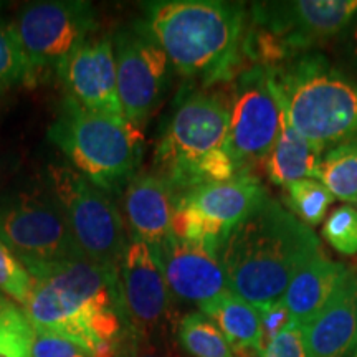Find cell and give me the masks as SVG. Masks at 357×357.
<instances>
[{"label":"cell","instance_id":"16","mask_svg":"<svg viewBox=\"0 0 357 357\" xmlns=\"http://www.w3.org/2000/svg\"><path fill=\"white\" fill-rule=\"evenodd\" d=\"M310 357H349L357 347V265L347 271L331 300L303 324Z\"/></svg>","mask_w":357,"mask_h":357},{"label":"cell","instance_id":"5","mask_svg":"<svg viewBox=\"0 0 357 357\" xmlns=\"http://www.w3.org/2000/svg\"><path fill=\"white\" fill-rule=\"evenodd\" d=\"M270 75L294 129L324 153L357 136V82L324 55L296 56Z\"/></svg>","mask_w":357,"mask_h":357},{"label":"cell","instance_id":"19","mask_svg":"<svg viewBox=\"0 0 357 357\" xmlns=\"http://www.w3.org/2000/svg\"><path fill=\"white\" fill-rule=\"evenodd\" d=\"M346 271L347 265L331 260L324 252L303 266L283 296L294 323L303 326L314 318L331 300Z\"/></svg>","mask_w":357,"mask_h":357},{"label":"cell","instance_id":"4","mask_svg":"<svg viewBox=\"0 0 357 357\" xmlns=\"http://www.w3.org/2000/svg\"><path fill=\"white\" fill-rule=\"evenodd\" d=\"M230 101L217 89H197L178 100L154 153L155 174L177 195L236 176L229 154Z\"/></svg>","mask_w":357,"mask_h":357},{"label":"cell","instance_id":"24","mask_svg":"<svg viewBox=\"0 0 357 357\" xmlns=\"http://www.w3.org/2000/svg\"><path fill=\"white\" fill-rule=\"evenodd\" d=\"M284 190L289 208L307 227H318L336 199L319 178L296 181L284 187Z\"/></svg>","mask_w":357,"mask_h":357},{"label":"cell","instance_id":"33","mask_svg":"<svg viewBox=\"0 0 357 357\" xmlns=\"http://www.w3.org/2000/svg\"><path fill=\"white\" fill-rule=\"evenodd\" d=\"M116 357H129V347H128V334H126V337H124V341L121 342V346H119L118 356H116Z\"/></svg>","mask_w":357,"mask_h":357},{"label":"cell","instance_id":"29","mask_svg":"<svg viewBox=\"0 0 357 357\" xmlns=\"http://www.w3.org/2000/svg\"><path fill=\"white\" fill-rule=\"evenodd\" d=\"M260 357H310L303 326L291 321L278 336L263 346Z\"/></svg>","mask_w":357,"mask_h":357},{"label":"cell","instance_id":"31","mask_svg":"<svg viewBox=\"0 0 357 357\" xmlns=\"http://www.w3.org/2000/svg\"><path fill=\"white\" fill-rule=\"evenodd\" d=\"M129 357H181L174 351L167 336L139 337L128 333Z\"/></svg>","mask_w":357,"mask_h":357},{"label":"cell","instance_id":"2","mask_svg":"<svg viewBox=\"0 0 357 357\" xmlns=\"http://www.w3.org/2000/svg\"><path fill=\"white\" fill-rule=\"evenodd\" d=\"M26 270L33 287L22 310L33 329L60 334L91 352L126 337L116 271L84 258Z\"/></svg>","mask_w":357,"mask_h":357},{"label":"cell","instance_id":"34","mask_svg":"<svg viewBox=\"0 0 357 357\" xmlns=\"http://www.w3.org/2000/svg\"><path fill=\"white\" fill-rule=\"evenodd\" d=\"M6 301H7V300H6V298H3V296H2V294H0V306H2V305H3V303H6Z\"/></svg>","mask_w":357,"mask_h":357},{"label":"cell","instance_id":"14","mask_svg":"<svg viewBox=\"0 0 357 357\" xmlns=\"http://www.w3.org/2000/svg\"><path fill=\"white\" fill-rule=\"evenodd\" d=\"M66 98L96 113L123 116L116 79L113 38H89L58 70ZM124 118V116H123Z\"/></svg>","mask_w":357,"mask_h":357},{"label":"cell","instance_id":"15","mask_svg":"<svg viewBox=\"0 0 357 357\" xmlns=\"http://www.w3.org/2000/svg\"><path fill=\"white\" fill-rule=\"evenodd\" d=\"M154 252L169 289L178 300L200 307L230 291L218 253L213 250L171 234Z\"/></svg>","mask_w":357,"mask_h":357},{"label":"cell","instance_id":"25","mask_svg":"<svg viewBox=\"0 0 357 357\" xmlns=\"http://www.w3.org/2000/svg\"><path fill=\"white\" fill-rule=\"evenodd\" d=\"M35 329L22 306L6 301L0 306V357H33Z\"/></svg>","mask_w":357,"mask_h":357},{"label":"cell","instance_id":"30","mask_svg":"<svg viewBox=\"0 0 357 357\" xmlns=\"http://www.w3.org/2000/svg\"><path fill=\"white\" fill-rule=\"evenodd\" d=\"M258 314H260V323H261V349L266 342H270L271 339L283 331L287 326L291 323V312H289L288 306L284 305L283 298L278 301L271 303L265 307H260L257 310ZM261 352V351H260Z\"/></svg>","mask_w":357,"mask_h":357},{"label":"cell","instance_id":"32","mask_svg":"<svg viewBox=\"0 0 357 357\" xmlns=\"http://www.w3.org/2000/svg\"><path fill=\"white\" fill-rule=\"evenodd\" d=\"M341 47L347 63L357 71V13L341 33Z\"/></svg>","mask_w":357,"mask_h":357},{"label":"cell","instance_id":"28","mask_svg":"<svg viewBox=\"0 0 357 357\" xmlns=\"http://www.w3.org/2000/svg\"><path fill=\"white\" fill-rule=\"evenodd\" d=\"M323 236L342 255H357V207L341 205L326 217Z\"/></svg>","mask_w":357,"mask_h":357},{"label":"cell","instance_id":"17","mask_svg":"<svg viewBox=\"0 0 357 357\" xmlns=\"http://www.w3.org/2000/svg\"><path fill=\"white\" fill-rule=\"evenodd\" d=\"M177 194L154 171L137 172L123 192L124 220L132 236L155 248L172 234Z\"/></svg>","mask_w":357,"mask_h":357},{"label":"cell","instance_id":"35","mask_svg":"<svg viewBox=\"0 0 357 357\" xmlns=\"http://www.w3.org/2000/svg\"><path fill=\"white\" fill-rule=\"evenodd\" d=\"M6 89H7V88H3V86H0V96H2V95H3V91H6Z\"/></svg>","mask_w":357,"mask_h":357},{"label":"cell","instance_id":"13","mask_svg":"<svg viewBox=\"0 0 357 357\" xmlns=\"http://www.w3.org/2000/svg\"><path fill=\"white\" fill-rule=\"evenodd\" d=\"M119 306L129 334L139 337L167 336L172 321V293L154 248L129 235L118 270Z\"/></svg>","mask_w":357,"mask_h":357},{"label":"cell","instance_id":"20","mask_svg":"<svg viewBox=\"0 0 357 357\" xmlns=\"http://www.w3.org/2000/svg\"><path fill=\"white\" fill-rule=\"evenodd\" d=\"M323 154V149L312 144L294 129L287 111L281 108L278 139L265 162L268 178L275 185L281 187H287L303 178H319Z\"/></svg>","mask_w":357,"mask_h":357},{"label":"cell","instance_id":"22","mask_svg":"<svg viewBox=\"0 0 357 357\" xmlns=\"http://www.w3.org/2000/svg\"><path fill=\"white\" fill-rule=\"evenodd\" d=\"M319 181L336 199H357V136L329 147L323 154Z\"/></svg>","mask_w":357,"mask_h":357},{"label":"cell","instance_id":"11","mask_svg":"<svg viewBox=\"0 0 357 357\" xmlns=\"http://www.w3.org/2000/svg\"><path fill=\"white\" fill-rule=\"evenodd\" d=\"M12 24L32 70L33 84L48 71L56 75L98 29L95 10L86 2L30 3Z\"/></svg>","mask_w":357,"mask_h":357},{"label":"cell","instance_id":"37","mask_svg":"<svg viewBox=\"0 0 357 357\" xmlns=\"http://www.w3.org/2000/svg\"><path fill=\"white\" fill-rule=\"evenodd\" d=\"M354 204H356V205H357V199H356V200H354Z\"/></svg>","mask_w":357,"mask_h":357},{"label":"cell","instance_id":"23","mask_svg":"<svg viewBox=\"0 0 357 357\" xmlns=\"http://www.w3.org/2000/svg\"><path fill=\"white\" fill-rule=\"evenodd\" d=\"M177 341L192 357H235L220 329L204 312H190L178 321Z\"/></svg>","mask_w":357,"mask_h":357},{"label":"cell","instance_id":"10","mask_svg":"<svg viewBox=\"0 0 357 357\" xmlns=\"http://www.w3.org/2000/svg\"><path fill=\"white\" fill-rule=\"evenodd\" d=\"M230 83L229 154L236 176L252 174L278 139L281 106L268 66H243Z\"/></svg>","mask_w":357,"mask_h":357},{"label":"cell","instance_id":"26","mask_svg":"<svg viewBox=\"0 0 357 357\" xmlns=\"http://www.w3.org/2000/svg\"><path fill=\"white\" fill-rule=\"evenodd\" d=\"M19 83L33 86L32 70L15 26L0 22V86L8 88Z\"/></svg>","mask_w":357,"mask_h":357},{"label":"cell","instance_id":"27","mask_svg":"<svg viewBox=\"0 0 357 357\" xmlns=\"http://www.w3.org/2000/svg\"><path fill=\"white\" fill-rule=\"evenodd\" d=\"M33 278L22 260L0 240V294H7L20 306L29 300Z\"/></svg>","mask_w":357,"mask_h":357},{"label":"cell","instance_id":"1","mask_svg":"<svg viewBox=\"0 0 357 357\" xmlns=\"http://www.w3.org/2000/svg\"><path fill=\"white\" fill-rule=\"evenodd\" d=\"M319 253L318 235L268 197L229 231L218 260L230 291L260 310L281 300L294 276Z\"/></svg>","mask_w":357,"mask_h":357},{"label":"cell","instance_id":"18","mask_svg":"<svg viewBox=\"0 0 357 357\" xmlns=\"http://www.w3.org/2000/svg\"><path fill=\"white\" fill-rule=\"evenodd\" d=\"M270 197L253 174H238L229 181L211 182L177 195V202L195 208L200 215L230 231Z\"/></svg>","mask_w":357,"mask_h":357},{"label":"cell","instance_id":"3","mask_svg":"<svg viewBox=\"0 0 357 357\" xmlns=\"http://www.w3.org/2000/svg\"><path fill=\"white\" fill-rule=\"evenodd\" d=\"M146 30L181 77L204 88L230 83L243 68L248 10L222 0L146 3Z\"/></svg>","mask_w":357,"mask_h":357},{"label":"cell","instance_id":"7","mask_svg":"<svg viewBox=\"0 0 357 357\" xmlns=\"http://www.w3.org/2000/svg\"><path fill=\"white\" fill-rule=\"evenodd\" d=\"M357 13V0H287L255 2L248 10L245 60L276 66L312 53L344 32Z\"/></svg>","mask_w":357,"mask_h":357},{"label":"cell","instance_id":"21","mask_svg":"<svg viewBox=\"0 0 357 357\" xmlns=\"http://www.w3.org/2000/svg\"><path fill=\"white\" fill-rule=\"evenodd\" d=\"M199 310L220 329L235 357H260L263 336L255 306L229 291Z\"/></svg>","mask_w":357,"mask_h":357},{"label":"cell","instance_id":"8","mask_svg":"<svg viewBox=\"0 0 357 357\" xmlns=\"http://www.w3.org/2000/svg\"><path fill=\"white\" fill-rule=\"evenodd\" d=\"M48 187L63 208L83 257L118 273L129 234L108 192L63 162L48 166Z\"/></svg>","mask_w":357,"mask_h":357},{"label":"cell","instance_id":"9","mask_svg":"<svg viewBox=\"0 0 357 357\" xmlns=\"http://www.w3.org/2000/svg\"><path fill=\"white\" fill-rule=\"evenodd\" d=\"M0 240L26 268L84 258L50 187L0 197Z\"/></svg>","mask_w":357,"mask_h":357},{"label":"cell","instance_id":"36","mask_svg":"<svg viewBox=\"0 0 357 357\" xmlns=\"http://www.w3.org/2000/svg\"><path fill=\"white\" fill-rule=\"evenodd\" d=\"M349 357H357V347H356V349H354V352H352V354H351Z\"/></svg>","mask_w":357,"mask_h":357},{"label":"cell","instance_id":"12","mask_svg":"<svg viewBox=\"0 0 357 357\" xmlns=\"http://www.w3.org/2000/svg\"><path fill=\"white\" fill-rule=\"evenodd\" d=\"M113 47L123 116L142 131L166 93L169 60L142 24L116 32Z\"/></svg>","mask_w":357,"mask_h":357},{"label":"cell","instance_id":"6","mask_svg":"<svg viewBox=\"0 0 357 357\" xmlns=\"http://www.w3.org/2000/svg\"><path fill=\"white\" fill-rule=\"evenodd\" d=\"M48 139L79 174L109 194L137 174L144 134L123 116L89 111L65 98Z\"/></svg>","mask_w":357,"mask_h":357}]
</instances>
